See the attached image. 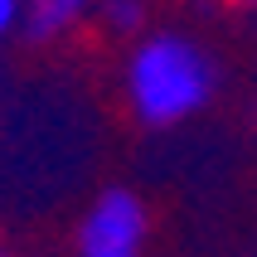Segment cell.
I'll return each instance as SVG.
<instances>
[{"instance_id":"6da1fadb","label":"cell","mask_w":257,"mask_h":257,"mask_svg":"<svg viewBox=\"0 0 257 257\" xmlns=\"http://www.w3.org/2000/svg\"><path fill=\"white\" fill-rule=\"evenodd\" d=\"M218 92V63L185 29H151L121 63V97L141 126H180Z\"/></svg>"},{"instance_id":"7a4b0ae2","label":"cell","mask_w":257,"mask_h":257,"mask_svg":"<svg viewBox=\"0 0 257 257\" xmlns=\"http://www.w3.org/2000/svg\"><path fill=\"white\" fill-rule=\"evenodd\" d=\"M151 243V214L141 194L112 185L83 209L73 233V257H146Z\"/></svg>"},{"instance_id":"3957f363","label":"cell","mask_w":257,"mask_h":257,"mask_svg":"<svg viewBox=\"0 0 257 257\" xmlns=\"http://www.w3.org/2000/svg\"><path fill=\"white\" fill-rule=\"evenodd\" d=\"M97 0H20V29L25 39L34 44H49V39H63L92 15Z\"/></svg>"},{"instance_id":"277c9868","label":"cell","mask_w":257,"mask_h":257,"mask_svg":"<svg viewBox=\"0 0 257 257\" xmlns=\"http://www.w3.org/2000/svg\"><path fill=\"white\" fill-rule=\"evenodd\" d=\"M97 15L121 39H141L146 34V0H97Z\"/></svg>"},{"instance_id":"5b68a950","label":"cell","mask_w":257,"mask_h":257,"mask_svg":"<svg viewBox=\"0 0 257 257\" xmlns=\"http://www.w3.org/2000/svg\"><path fill=\"white\" fill-rule=\"evenodd\" d=\"M20 25V0H0V39Z\"/></svg>"},{"instance_id":"8992f818","label":"cell","mask_w":257,"mask_h":257,"mask_svg":"<svg viewBox=\"0 0 257 257\" xmlns=\"http://www.w3.org/2000/svg\"><path fill=\"white\" fill-rule=\"evenodd\" d=\"M238 15H247V20H257V0H228Z\"/></svg>"},{"instance_id":"52a82bcc","label":"cell","mask_w":257,"mask_h":257,"mask_svg":"<svg viewBox=\"0 0 257 257\" xmlns=\"http://www.w3.org/2000/svg\"><path fill=\"white\" fill-rule=\"evenodd\" d=\"M0 257H15V252H10V247H0Z\"/></svg>"}]
</instances>
